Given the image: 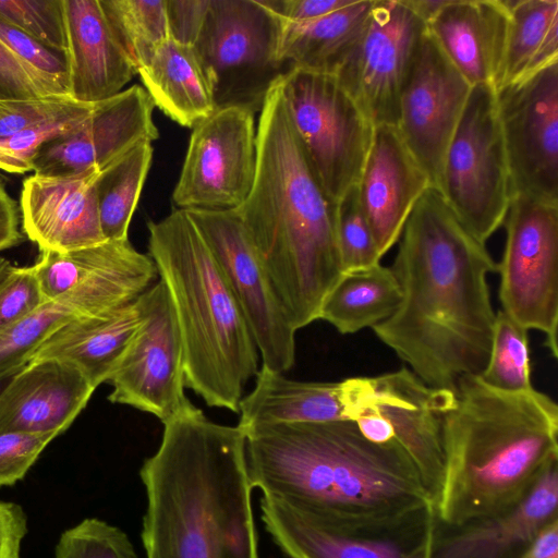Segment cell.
I'll return each mask as SVG.
<instances>
[{"mask_svg": "<svg viewBox=\"0 0 558 558\" xmlns=\"http://www.w3.org/2000/svg\"><path fill=\"white\" fill-rule=\"evenodd\" d=\"M151 142H141L101 170L95 181L101 231L106 240H126L151 160Z\"/></svg>", "mask_w": 558, "mask_h": 558, "instance_id": "33", "label": "cell"}, {"mask_svg": "<svg viewBox=\"0 0 558 558\" xmlns=\"http://www.w3.org/2000/svg\"><path fill=\"white\" fill-rule=\"evenodd\" d=\"M46 302L77 316H109L141 296L158 271L148 254L126 240H106L70 252H40L33 265Z\"/></svg>", "mask_w": 558, "mask_h": 558, "instance_id": "13", "label": "cell"}, {"mask_svg": "<svg viewBox=\"0 0 558 558\" xmlns=\"http://www.w3.org/2000/svg\"><path fill=\"white\" fill-rule=\"evenodd\" d=\"M509 25L506 0H448L426 28L472 86L496 88Z\"/></svg>", "mask_w": 558, "mask_h": 558, "instance_id": "26", "label": "cell"}, {"mask_svg": "<svg viewBox=\"0 0 558 558\" xmlns=\"http://www.w3.org/2000/svg\"><path fill=\"white\" fill-rule=\"evenodd\" d=\"M471 88L426 28L402 86L397 128L435 190Z\"/></svg>", "mask_w": 558, "mask_h": 558, "instance_id": "19", "label": "cell"}, {"mask_svg": "<svg viewBox=\"0 0 558 558\" xmlns=\"http://www.w3.org/2000/svg\"><path fill=\"white\" fill-rule=\"evenodd\" d=\"M12 264L4 257L0 256V287L7 278Z\"/></svg>", "mask_w": 558, "mask_h": 558, "instance_id": "52", "label": "cell"}, {"mask_svg": "<svg viewBox=\"0 0 558 558\" xmlns=\"http://www.w3.org/2000/svg\"><path fill=\"white\" fill-rule=\"evenodd\" d=\"M400 301V287L391 268L378 264L344 272L324 300L318 319L340 333H354L387 319Z\"/></svg>", "mask_w": 558, "mask_h": 558, "instance_id": "32", "label": "cell"}, {"mask_svg": "<svg viewBox=\"0 0 558 558\" xmlns=\"http://www.w3.org/2000/svg\"><path fill=\"white\" fill-rule=\"evenodd\" d=\"M425 32L402 0H374L362 36L333 74L374 126L398 125L402 86Z\"/></svg>", "mask_w": 558, "mask_h": 558, "instance_id": "17", "label": "cell"}, {"mask_svg": "<svg viewBox=\"0 0 558 558\" xmlns=\"http://www.w3.org/2000/svg\"><path fill=\"white\" fill-rule=\"evenodd\" d=\"M70 96L51 95L35 99L0 100V140L75 109Z\"/></svg>", "mask_w": 558, "mask_h": 558, "instance_id": "43", "label": "cell"}, {"mask_svg": "<svg viewBox=\"0 0 558 558\" xmlns=\"http://www.w3.org/2000/svg\"><path fill=\"white\" fill-rule=\"evenodd\" d=\"M209 0H167V20L171 39L194 46L203 27Z\"/></svg>", "mask_w": 558, "mask_h": 558, "instance_id": "46", "label": "cell"}, {"mask_svg": "<svg viewBox=\"0 0 558 558\" xmlns=\"http://www.w3.org/2000/svg\"><path fill=\"white\" fill-rule=\"evenodd\" d=\"M63 10L69 96L95 104L122 92L137 72L99 0H63Z\"/></svg>", "mask_w": 558, "mask_h": 558, "instance_id": "25", "label": "cell"}, {"mask_svg": "<svg viewBox=\"0 0 558 558\" xmlns=\"http://www.w3.org/2000/svg\"><path fill=\"white\" fill-rule=\"evenodd\" d=\"M442 417L439 522L459 525L517 506L558 459V405L534 388L504 391L478 375L459 378Z\"/></svg>", "mask_w": 558, "mask_h": 558, "instance_id": "5", "label": "cell"}, {"mask_svg": "<svg viewBox=\"0 0 558 558\" xmlns=\"http://www.w3.org/2000/svg\"><path fill=\"white\" fill-rule=\"evenodd\" d=\"M20 225V205L0 181V252L14 247L24 240Z\"/></svg>", "mask_w": 558, "mask_h": 558, "instance_id": "49", "label": "cell"}, {"mask_svg": "<svg viewBox=\"0 0 558 558\" xmlns=\"http://www.w3.org/2000/svg\"><path fill=\"white\" fill-rule=\"evenodd\" d=\"M155 107L184 128H194L216 110L214 89L193 46L171 38L137 71Z\"/></svg>", "mask_w": 558, "mask_h": 558, "instance_id": "29", "label": "cell"}, {"mask_svg": "<svg viewBox=\"0 0 558 558\" xmlns=\"http://www.w3.org/2000/svg\"><path fill=\"white\" fill-rule=\"evenodd\" d=\"M154 108L140 85L95 102L78 125L39 149L34 174L63 177L104 170L138 143L158 138Z\"/></svg>", "mask_w": 558, "mask_h": 558, "instance_id": "20", "label": "cell"}, {"mask_svg": "<svg viewBox=\"0 0 558 558\" xmlns=\"http://www.w3.org/2000/svg\"><path fill=\"white\" fill-rule=\"evenodd\" d=\"M356 187L383 257L399 241L412 209L433 185L398 128L378 125Z\"/></svg>", "mask_w": 558, "mask_h": 558, "instance_id": "22", "label": "cell"}, {"mask_svg": "<svg viewBox=\"0 0 558 558\" xmlns=\"http://www.w3.org/2000/svg\"><path fill=\"white\" fill-rule=\"evenodd\" d=\"M506 245L499 299L502 310L526 330L545 335L558 356V204L513 195L505 219Z\"/></svg>", "mask_w": 558, "mask_h": 558, "instance_id": "10", "label": "cell"}, {"mask_svg": "<svg viewBox=\"0 0 558 558\" xmlns=\"http://www.w3.org/2000/svg\"><path fill=\"white\" fill-rule=\"evenodd\" d=\"M27 515L16 502L0 500V558H21Z\"/></svg>", "mask_w": 558, "mask_h": 558, "instance_id": "47", "label": "cell"}, {"mask_svg": "<svg viewBox=\"0 0 558 558\" xmlns=\"http://www.w3.org/2000/svg\"><path fill=\"white\" fill-rule=\"evenodd\" d=\"M54 434L9 432L0 434V487L24 478Z\"/></svg>", "mask_w": 558, "mask_h": 558, "instance_id": "44", "label": "cell"}, {"mask_svg": "<svg viewBox=\"0 0 558 558\" xmlns=\"http://www.w3.org/2000/svg\"><path fill=\"white\" fill-rule=\"evenodd\" d=\"M336 234L343 274L380 264L381 256L362 209L356 185L336 203Z\"/></svg>", "mask_w": 558, "mask_h": 558, "instance_id": "37", "label": "cell"}, {"mask_svg": "<svg viewBox=\"0 0 558 558\" xmlns=\"http://www.w3.org/2000/svg\"><path fill=\"white\" fill-rule=\"evenodd\" d=\"M343 381L349 420L362 408L380 414L414 462L436 507L444 476L441 424L454 404V391L432 388L407 367Z\"/></svg>", "mask_w": 558, "mask_h": 558, "instance_id": "18", "label": "cell"}, {"mask_svg": "<svg viewBox=\"0 0 558 558\" xmlns=\"http://www.w3.org/2000/svg\"><path fill=\"white\" fill-rule=\"evenodd\" d=\"M93 106L94 104H80L66 113L0 140V170L10 173L33 171L39 149L49 141L78 125L90 113Z\"/></svg>", "mask_w": 558, "mask_h": 558, "instance_id": "38", "label": "cell"}, {"mask_svg": "<svg viewBox=\"0 0 558 558\" xmlns=\"http://www.w3.org/2000/svg\"><path fill=\"white\" fill-rule=\"evenodd\" d=\"M53 558H137L129 536L98 518H86L64 530Z\"/></svg>", "mask_w": 558, "mask_h": 558, "instance_id": "39", "label": "cell"}, {"mask_svg": "<svg viewBox=\"0 0 558 558\" xmlns=\"http://www.w3.org/2000/svg\"><path fill=\"white\" fill-rule=\"evenodd\" d=\"M99 172L33 174L23 181L19 204L22 231L40 252H70L106 241L95 192Z\"/></svg>", "mask_w": 558, "mask_h": 558, "instance_id": "23", "label": "cell"}, {"mask_svg": "<svg viewBox=\"0 0 558 558\" xmlns=\"http://www.w3.org/2000/svg\"><path fill=\"white\" fill-rule=\"evenodd\" d=\"M481 377L487 385L504 391L533 388L527 330L501 310L496 314L490 354Z\"/></svg>", "mask_w": 558, "mask_h": 558, "instance_id": "35", "label": "cell"}, {"mask_svg": "<svg viewBox=\"0 0 558 558\" xmlns=\"http://www.w3.org/2000/svg\"><path fill=\"white\" fill-rule=\"evenodd\" d=\"M281 21L264 0H209L193 46L214 89L216 110L260 111L286 69L279 61Z\"/></svg>", "mask_w": 558, "mask_h": 558, "instance_id": "9", "label": "cell"}, {"mask_svg": "<svg viewBox=\"0 0 558 558\" xmlns=\"http://www.w3.org/2000/svg\"><path fill=\"white\" fill-rule=\"evenodd\" d=\"M373 5L374 0H354L312 21L280 20V63L286 71L295 68L333 75L362 36Z\"/></svg>", "mask_w": 558, "mask_h": 558, "instance_id": "30", "label": "cell"}, {"mask_svg": "<svg viewBox=\"0 0 558 558\" xmlns=\"http://www.w3.org/2000/svg\"><path fill=\"white\" fill-rule=\"evenodd\" d=\"M403 3L427 25L446 5L448 0H402Z\"/></svg>", "mask_w": 558, "mask_h": 558, "instance_id": "51", "label": "cell"}, {"mask_svg": "<svg viewBox=\"0 0 558 558\" xmlns=\"http://www.w3.org/2000/svg\"><path fill=\"white\" fill-rule=\"evenodd\" d=\"M148 255L175 313L185 386L208 407L239 412L258 372V351L233 291L183 209L148 221Z\"/></svg>", "mask_w": 558, "mask_h": 558, "instance_id": "6", "label": "cell"}, {"mask_svg": "<svg viewBox=\"0 0 558 558\" xmlns=\"http://www.w3.org/2000/svg\"><path fill=\"white\" fill-rule=\"evenodd\" d=\"M244 432L250 482L264 497L351 525L390 523L435 508L402 446L396 439L369 441L353 421L255 425Z\"/></svg>", "mask_w": 558, "mask_h": 558, "instance_id": "2", "label": "cell"}, {"mask_svg": "<svg viewBox=\"0 0 558 558\" xmlns=\"http://www.w3.org/2000/svg\"><path fill=\"white\" fill-rule=\"evenodd\" d=\"M0 39L59 95L69 96L65 53L50 49L0 17Z\"/></svg>", "mask_w": 558, "mask_h": 558, "instance_id": "41", "label": "cell"}, {"mask_svg": "<svg viewBox=\"0 0 558 558\" xmlns=\"http://www.w3.org/2000/svg\"><path fill=\"white\" fill-rule=\"evenodd\" d=\"M145 319L142 295L105 317H73L52 331L32 360L74 365L96 389L108 383Z\"/></svg>", "mask_w": 558, "mask_h": 558, "instance_id": "27", "label": "cell"}, {"mask_svg": "<svg viewBox=\"0 0 558 558\" xmlns=\"http://www.w3.org/2000/svg\"><path fill=\"white\" fill-rule=\"evenodd\" d=\"M520 558H558V519L541 530Z\"/></svg>", "mask_w": 558, "mask_h": 558, "instance_id": "50", "label": "cell"}, {"mask_svg": "<svg viewBox=\"0 0 558 558\" xmlns=\"http://www.w3.org/2000/svg\"><path fill=\"white\" fill-rule=\"evenodd\" d=\"M45 303L33 265H12L0 287V332L23 320Z\"/></svg>", "mask_w": 558, "mask_h": 558, "instance_id": "42", "label": "cell"}, {"mask_svg": "<svg viewBox=\"0 0 558 558\" xmlns=\"http://www.w3.org/2000/svg\"><path fill=\"white\" fill-rule=\"evenodd\" d=\"M280 84L306 158L336 204L357 184L375 126L332 74L292 68Z\"/></svg>", "mask_w": 558, "mask_h": 558, "instance_id": "8", "label": "cell"}, {"mask_svg": "<svg viewBox=\"0 0 558 558\" xmlns=\"http://www.w3.org/2000/svg\"><path fill=\"white\" fill-rule=\"evenodd\" d=\"M281 21L301 23L339 10L354 0H264Z\"/></svg>", "mask_w": 558, "mask_h": 558, "instance_id": "48", "label": "cell"}, {"mask_svg": "<svg viewBox=\"0 0 558 558\" xmlns=\"http://www.w3.org/2000/svg\"><path fill=\"white\" fill-rule=\"evenodd\" d=\"M254 114L221 108L193 128L172 193L177 209L232 210L244 203L256 172Z\"/></svg>", "mask_w": 558, "mask_h": 558, "instance_id": "14", "label": "cell"}, {"mask_svg": "<svg viewBox=\"0 0 558 558\" xmlns=\"http://www.w3.org/2000/svg\"><path fill=\"white\" fill-rule=\"evenodd\" d=\"M390 267L401 291L376 337L436 389L484 372L496 320L487 275L497 263L430 187L403 227Z\"/></svg>", "mask_w": 558, "mask_h": 558, "instance_id": "1", "label": "cell"}, {"mask_svg": "<svg viewBox=\"0 0 558 558\" xmlns=\"http://www.w3.org/2000/svg\"><path fill=\"white\" fill-rule=\"evenodd\" d=\"M51 95L59 94L0 39V100L35 99Z\"/></svg>", "mask_w": 558, "mask_h": 558, "instance_id": "45", "label": "cell"}, {"mask_svg": "<svg viewBox=\"0 0 558 558\" xmlns=\"http://www.w3.org/2000/svg\"><path fill=\"white\" fill-rule=\"evenodd\" d=\"M510 25L495 89L558 62V1L506 0Z\"/></svg>", "mask_w": 558, "mask_h": 558, "instance_id": "31", "label": "cell"}, {"mask_svg": "<svg viewBox=\"0 0 558 558\" xmlns=\"http://www.w3.org/2000/svg\"><path fill=\"white\" fill-rule=\"evenodd\" d=\"M245 440L194 404L163 424L140 470L146 558H259Z\"/></svg>", "mask_w": 558, "mask_h": 558, "instance_id": "3", "label": "cell"}, {"mask_svg": "<svg viewBox=\"0 0 558 558\" xmlns=\"http://www.w3.org/2000/svg\"><path fill=\"white\" fill-rule=\"evenodd\" d=\"M260 511L287 558H429L437 520L435 508L426 507L390 523L351 525L264 496Z\"/></svg>", "mask_w": 558, "mask_h": 558, "instance_id": "11", "label": "cell"}, {"mask_svg": "<svg viewBox=\"0 0 558 558\" xmlns=\"http://www.w3.org/2000/svg\"><path fill=\"white\" fill-rule=\"evenodd\" d=\"M255 377L253 389L239 404L238 425L243 429L255 425L349 420L343 380H294L264 366Z\"/></svg>", "mask_w": 558, "mask_h": 558, "instance_id": "28", "label": "cell"}, {"mask_svg": "<svg viewBox=\"0 0 558 558\" xmlns=\"http://www.w3.org/2000/svg\"><path fill=\"white\" fill-rule=\"evenodd\" d=\"M78 317L57 302H47L36 312L0 332V379L23 368L45 339L58 327Z\"/></svg>", "mask_w": 558, "mask_h": 558, "instance_id": "36", "label": "cell"}, {"mask_svg": "<svg viewBox=\"0 0 558 558\" xmlns=\"http://www.w3.org/2000/svg\"><path fill=\"white\" fill-rule=\"evenodd\" d=\"M437 191L481 243L504 225L512 198L495 87L473 85L448 145Z\"/></svg>", "mask_w": 558, "mask_h": 558, "instance_id": "7", "label": "cell"}, {"mask_svg": "<svg viewBox=\"0 0 558 558\" xmlns=\"http://www.w3.org/2000/svg\"><path fill=\"white\" fill-rule=\"evenodd\" d=\"M14 374H15V373H14ZM14 374H12V375H10V376H7V377H4V378H2V379H0V392H1V390L7 386V384L9 383V380L11 379V377H12Z\"/></svg>", "mask_w": 558, "mask_h": 558, "instance_id": "53", "label": "cell"}, {"mask_svg": "<svg viewBox=\"0 0 558 558\" xmlns=\"http://www.w3.org/2000/svg\"><path fill=\"white\" fill-rule=\"evenodd\" d=\"M95 388L74 365L29 361L0 392V434L64 433L87 405Z\"/></svg>", "mask_w": 558, "mask_h": 558, "instance_id": "24", "label": "cell"}, {"mask_svg": "<svg viewBox=\"0 0 558 558\" xmlns=\"http://www.w3.org/2000/svg\"><path fill=\"white\" fill-rule=\"evenodd\" d=\"M0 17L46 47L65 53L63 0H0Z\"/></svg>", "mask_w": 558, "mask_h": 558, "instance_id": "40", "label": "cell"}, {"mask_svg": "<svg viewBox=\"0 0 558 558\" xmlns=\"http://www.w3.org/2000/svg\"><path fill=\"white\" fill-rule=\"evenodd\" d=\"M558 519V459L511 509L459 525L436 520L429 558H520L541 530Z\"/></svg>", "mask_w": 558, "mask_h": 558, "instance_id": "21", "label": "cell"}, {"mask_svg": "<svg viewBox=\"0 0 558 558\" xmlns=\"http://www.w3.org/2000/svg\"><path fill=\"white\" fill-rule=\"evenodd\" d=\"M105 16L136 72L170 38L167 0H99Z\"/></svg>", "mask_w": 558, "mask_h": 558, "instance_id": "34", "label": "cell"}, {"mask_svg": "<svg viewBox=\"0 0 558 558\" xmlns=\"http://www.w3.org/2000/svg\"><path fill=\"white\" fill-rule=\"evenodd\" d=\"M223 271L260 354L284 374L295 362V332L244 226L232 210H185Z\"/></svg>", "mask_w": 558, "mask_h": 558, "instance_id": "12", "label": "cell"}, {"mask_svg": "<svg viewBox=\"0 0 558 558\" xmlns=\"http://www.w3.org/2000/svg\"><path fill=\"white\" fill-rule=\"evenodd\" d=\"M256 129L253 186L234 209L299 330L318 319L343 275L336 204L317 180L291 122L280 76L269 88Z\"/></svg>", "mask_w": 558, "mask_h": 558, "instance_id": "4", "label": "cell"}, {"mask_svg": "<svg viewBox=\"0 0 558 558\" xmlns=\"http://www.w3.org/2000/svg\"><path fill=\"white\" fill-rule=\"evenodd\" d=\"M145 319L109 379L108 400L150 413L162 424L191 404L184 393V352L175 313L162 280L143 294Z\"/></svg>", "mask_w": 558, "mask_h": 558, "instance_id": "15", "label": "cell"}, {"mask_svg": "<svg viewBox=\"0 0 558 558\" xmlns=\"http://www.w3.org/2000/svg\"><path fill=\"white\" fill-rule=\"evenodd\" d=\"M495 90L512 196L558 204V62Z\"/></svg>", "mask_w": 558, "mask_h": 558, "instance_id": "16", "label": "cell"}]
</instances>
